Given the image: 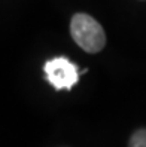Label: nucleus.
I'll use <instances>...</instances> for the list:
<instances>
[{"label":"nucleus","instance_id":"f257e3e1","mask_svg":"<svg viewBox=\"0 0 146 147\" xmlns=\"http://www.w3.org/2000/svg\"><path fill=\"white\" fill-rule=\"evenodd\" d=\"M70 34L75 43L88 54H97L106 45V34L101 25L88 13H75L70 21Z\"/></svg>","mask_w":146,"mask_h":147},{"label":"nucleus","instance_id":"f03ea898","mask_svg":"<svg viewBox=\"0 0 146 147\" xmlns=\"http://www.w3.org/2000/svg\"><path fill=\"white\" fill-rule=\"evenodd\" d=\"M43 71H45L46 80L57 91H61V89L70 91L73 85L78 83L79 74H81L78 71V65L73 64L66 57H57L46 61L43 65Z\"/></svg>","mask_w":146,"mask_h":147},{"label":"nucleus","instance_id":"7ed1b4c3","mask_svg":"<svg viewBox=\"0 0 146 147\" xmlns=\"http://www.w3.org/2000/svg\"><path fill=\"white\" fill-rule=\"evenodd\" d=\"M128 147H146V129L136 131L130 138Z\"/></svg>","mask_w":146,"mask_h":147}]
</instances>
